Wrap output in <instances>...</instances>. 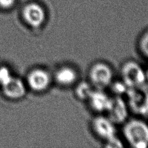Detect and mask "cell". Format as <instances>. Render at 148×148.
<instances>
[{
  "label": "cell",
  "mask_w": 148,
  "mask_h": 148,
  "mask_svg": "<svg viewBox=\"0 0 148 148\" xmlns=\"http://www.w3.org/2000/svg\"><path fill=\"white\" fill-rule=\"evenodd\" d=\"M22 16L26 24L33 29L41 27L46 20V12L38 3L31 2L24 7Z\"/></svg>",
  "instance_id": "cell-3"
},
{
  "label": "cell",
  "mask_w": 148,
  "mask_h": 148,
  "mask_svg": "<svg viewBox=\"0 0 148 148\" xmlns=\"http://www.w3.org/2000/svg\"><path fill=\"white\" fill-rule=\"evenodd\" d=\"M107 145L106 147H123V145L121 143V142L120 140L116 138V136H113L112 138L107 140Z\"/></svg>",
  "instance_id": "cell-14"
},
{
  "label": "cell",
  "mask_w": 148,
  "mask_h": 148,
  "mask_svg": "<svg viewBox=\"0 0 148 148\" xmlns=\"http://www.w3.org/2000/svg\"><path fill=\"white\" fill-rule=\"evenodd\" d=\"M2 87L4 94L11 99H22L26 93L24 83L22 80L17 77H12Z\"/></svg>",
  "instance_id": "cell-8"
},
{
  "label": "cell",
  "mask_w": 148,
  "mask_h": 148,
  "mask_svg": "<svg viewBox=\"0 0 148 148\" xmlns=\"http://www.w3.org/2000/svg\"><path fill=\"white\" fill-rule=\"evenodd\" d=\"M126 140L132 147H148V125L141 120L133 119L127 123L123 128Z\"/></svg>",
  "instance_id": "cell-1"
},
{
  "label": "cell",
  "mask_w": 148,
  "mask_h": 148,
  "mask_svg": "<svg viewBox=\"0 0 148 148\" xmlns=\"http://www.w3.org/2000/svg\"><path fill=\"white\" fill-rule=\"evenodd\" d=\"M17 0H0V8L8 10L15 6Z\"/></svg>",
  "instance_id": "cell-15"
},
{
  "label": "cell",
  "mask_w": 148,
  "mask_h": 148,
  "mask_svg": "<svg viewBox=\"0 0 148 148\" xmlns=\"http://www.w3.org/2000/svg\"><path fill=\"white\" fill-rule=\"evenodd\" d=\"M92 128L97 136L104 140L115 136L114 123L104 116H97L92 121Z\"/></svg>",
  "instance_id": "cell-6"
},
{
  "label": "cell",
  "mask_w": 148,
  "mask_h": 148,
  "mask_svg": "<svg viewBox=\"0 0 148 148\" xmlns=\"http://www.w3.org/2000/svg\"><path fill=\"white\" fill-rule=\"evenodd\" d=\"M123 82L127 86L138 87L146 81V73L138 63L128 61L123 64L121 69Z\"/></svg>",
  "instance_id": "cell-4"
},
{
  "label": "cell",
  "mask_w": 148,
  "mask_h": 148,
  "mask_svg": "<svg viewBox=\"0 0 148 148\" xmlns=\"http://www.w3.org/2000/svg\"><path fill=\"white\" fill-rule=\"evenodd\" d=\"M88 100L92 109L97 112L107 111L111 102V98L100 89L93 90Z\"/></svg>",
  "instance_id": "cell-10"
},
{
  "label": "cell",
  "mask_w": 148,
  "mask_h": 148,
  "mask_svg": "<svg viewBox=\"0 0 148 148\" xmlns=\"http://www.w3.org/2000/svg\"><path fill=\"white\" fill-rule=\"evenodd\" d=\"M78 77V73L75 68L69 66H63L56 70L54 77L60 86H70L76 83Z\"/></svg>",
  "instance_id": "cell-9"
},
{
  "label": "cell",
  "mask_w": 148,
  "mask_h": 148,
  "mask_svg": "<svg viewBox=\"0 0 148 148\" xmlns=\"http://www.w3.org/2000/svg\"><path fill=\"white\" fill-rule=\"evenodd\" d=\"M52 77L48 71L41 68L31 70L27 76L30 88L36 92H43L48 89L52 83Z\"/></svg>",
  "instance_id": "cell-5"
},
{
  "label": "cell",
  "mask_w": 148,
  "mask_h": 148,
  "mask_svg": "<svg viewBox=\"0 0 148 148\" xmlns=\"http://www.w3.org/2000/svg\"><path fill=\"white\" fill-rule=\"evenodd\" d=\"M9 70L6 67L0 68V84L3 85L9 79L12 77Z\"/></svg>",
  "instance_id": "cell-12"
},
{
  "label": "cell",
  "mask_w": 148,
  "mask_h": 148,
  "mask_svg": "<svg viewBox=\"0 0 148 148\" xmlns=\"http://www.w3.org/2000/svg\"><path fill=\"white\" fill-rule=\"evenodd\" d=\"M93 90L92 86L87 82H81L75 88L76 96L80 100H88Z\"/></svg>",
  "instance_id": "cell-11"
},
{
  "label": "cell",
  "mask_w": 148,
  "mask_h": 148,
  "mask_svg": "<svg viewBox=\"0 0 148 148\" xmlns=\"http://www.w3.org/2000/svg\"><path fill=\"white\" fill-rule=\"evenodd\" d=\"M140 48L145 56L148 57V31L142 35L140 40Z\"/></svg>",
  "instance_id": "cell-13"
},
{
  "label": "cell",
  "mask_w": 148,
  "mask_h": 148,
  "mask_svg": "<svg viewBox=\"0 0 148 148\" xmlns=\"http://www.w3.org/2000/svg\"><path fill=\"white\" fill-rule=\"evenodd\" d=\"M89 77L93 85L97 89L102 90L112 83L113 71L109 65L99 62L91 66Z\"/></svg>",
  "instance_id": "cell-2"
},
{
  "label": "cell",
  "mask_w": 148,
  "mask_h": 148,
  "mask_svg": "<svg viewBox=\"0 0 148 148\" xmlns=\"http://www.w3.org/2000/svg\"><path fill=\"white\" fill-rule=\"evenodd\" d=\"M108 118L114 123H122L128 116V109L125 101L120 97L111 98L109 108L107 110Z\"/></svg>",
  "instance_id": "cell-7"
}]
</instances>
